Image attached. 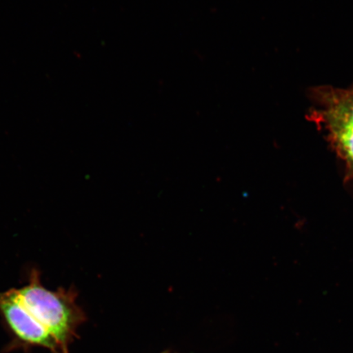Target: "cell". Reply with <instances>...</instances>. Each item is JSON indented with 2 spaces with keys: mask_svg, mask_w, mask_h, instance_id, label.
Here are the masks:
<instances>
[{
  "mask_svg": "<svg viewBox=\"0 0 353 353\" xmlns=\"http://www.w3.org/2000/svg\"><path fill=\"white\" fill-rule=\"evenodd\" d=\"M16 290L22 305L35 323L69 351L70 344L79 338V326L86 321L85 313L77 301V290L46 289L37 269L30 272L28 283Z\"/></svg>",
  "mask_w": 353,
  "mask_h": 353,
  "instance_id": "1",
  "label": "cell"
},
{
  "mask_svg": "<svg viewBox=\"0 0 353 353\" xmlns=\"http://www.w3.org/2000/svg\"><path fill=\"white\" fill-rule=\"evenodd\" d=\"M309 118L353 173V86L321 88Z\"/></svg>",
  "mask_w": 353,
  "mask_h": 353,
  "instance_id": "2",
  "label": "cell"
},
{
  "mask_svg": "<svg viewBox=\"0 0 353 353\" xmlns=\"http://www.w3.org/2000/svg\"><path fill=\"white\" fill-rule=\"evenodd\" d=\"M0 315L17 346L43 347L51 353H69L50 334L35 323L22 305L16 289L0 292Z\"/></svg>",
  "mask_w": 353,
  "mask_h": 353,
  "instance_id": "3",
  "label": "cell"
}]
</instances>
